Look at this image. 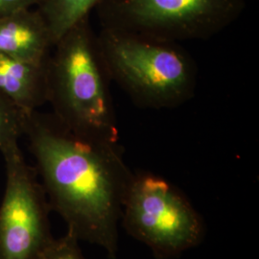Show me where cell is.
<instances>
[{"label":"cell","mask_w":259,"mask_h":259,"mask_svg":"<svg viewBox=\"0 0 259 259\" xmlns=\"http://www.w3.org/2000/svg\"><path fill=\"white\" fill-rule=\"evenodd\" d=\"M47 61V102L65 128L85 139L119 143L109 77L90 17L67 31Z\"/></svg>","instance_id":"7a4b0ae2"},{"label":"cell","mask_w":259,"mask_h":259,"mask_svg":"<svg viewBox=\"0 0 259 259\" xmlns=\"http://www.w3.org/2000/svg\"><path fill=\"white\" fill-rule=\"evenodd\" d=\"M28 113L0 94V150L19 141L23 135Z\"/></svg>","instance_id":"30bf717a"},{"label":"cell","mask_w":259,"mask_h":259,"mask_svg":"<svg viewBox=\"0 0 259 259\" xmlns=\"http://www.w3.org/2000/svg\"><path fill=\"white\" fill-rule=\"evenodd\" d=\"M53 41L41 15L28 9L0 18V53L20 61L42 65Z\"/></svg>","instance_id":"52a82bcc"},{"label":"cell","mask_w":259,"mask_h":259,"mask_svg":"<svg viewBox=\"0 0 259 259\" xmlns=\"http://www.w3.org/2000/svg\"><path fill=\"white\" fill-rule=\"evenodd\" d=\"M96 47L110 81L139 107L172 109L194 96L196 65L176 42L101 27Z\"/></svg>","instance_id":"3957f363"},{"label":"cell","mask_w":259,"mask_h":259,"mask_svg":"<svg viewBox=\"0 0 259 259\" xmlns=\"http://www.w3.org/2000/svg\"><path fill=\"white\" fill-rule=\"evenodd\" d=\"M6 183L0 205V259H39L54 240L47 194L19 141L0 150Z\"/></svg>","instance_id":"8992f818"},{"label":"cell","mask_w":259,"mask_h":259,"mask_svg":"<svg viewBox=\"0 0 259 259\" xmlns=\"http://www.w3.org/2000/svg\"><path fill=\"white\" fill-rule=\"evenodd\" d=\"M41 0H0V18L32 9L37 6Z\"/></svg>","instance_id":"7c38bea8"},{"label":"cell","mask_w":259,"mask_h":259,"mask_svg":"<svg viewBox=\"0 0 259 259\" xmlns=\"http://www.w3.org/2000/svg\"><path fill=\"white\" fill-rule=\"evenodd\" d=\"M121 224L158 259L179 256L201 243L204 224L192 204L161 177L135 174Z\"/></svg>","instance_id":"5b68a950"},{"label":"cell","mask_w":259,"mask_h":259,"mask_svg":"<svg viewBox=\"0 0 259 259\" xmlns=\"http://www.w3.org/2000/svg\"><path fill=\"white\" fill-rule=\"evenodd\" d=\"M103 0H41L36 9L45 19L53 47L67 31L90 17Z\"/></svg>","instance_id":"9c48e42d"},{"label":"cell","mask_w":259,"mask_h":259,"mask_svg":"<svg viewBox=\"0 0 259 259\" xmlns=\"http://www.w3.org/2000/svg\"><path fill=\"white\" fill-rule=\"evenodd\" d=\"M0 94L22 111H37L47 102V62L30 64L0 53Z\"/></svg>","instance_id":"ba28073f"},{"label":"cell","mask_w":259,"mask_h":259,"mask_svg":"<svg viewBox=\"0 0 259 259\" xmlns=\"http://www.w3.org/2000/svg\"><path fill=\"white\" fill-rule=\"evenodd\" d=\"M79 243L72 234L66 232L64 236L54 238L39 259H85Z\"/></svg>","instance_id":"8fae6325"},{"label":"cell","mask_w":259,"mask_h":259,"mask_svg":"<svg viewBox=\"0 0 259 259\" xmlns=\"http://www.w3.org/2000/svg\"><path fill=\"white\" fill-rule=\"evenodd\" d=\"M23 135L49 204L67 232L98 246L111 259L119 250V224L135 174L119 143L75 135L53 115L28 113Z\"/></svg>","instance_id":"6da1fadb"},{"label":"cell","mask_w":259,"mask_h":259,"mask_svg":"<svg viewBox=\"0 0 259 259\" xmlns=\"http://www.w3.org/2000/svg\"><path fill=\"white\" fill-rule=\"evenodd\" d=\"M245 0H103L100 26L170 42L208 39L239 18Z\"/></svg>","instance_id":"277c9868"}]
</instances>
